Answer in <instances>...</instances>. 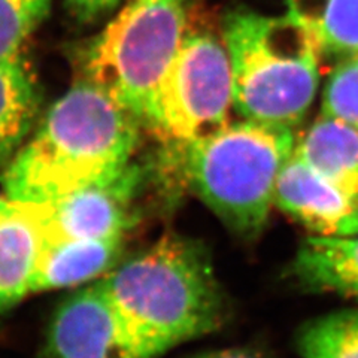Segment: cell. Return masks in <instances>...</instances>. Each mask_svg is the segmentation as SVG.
Segmentation results:
<instances>
[{
    "label": "cell",
    "mask_w": 358,
    "mask_h": 358,
    "mask_svg": "<svg viewBox=\"0 0 358 358\" xmlns=\"http://www.w3.org/2000/svg\"><path fill=\"white\" fill-rule=\"evenodd\" d=\"M142 122L81 80L50 106L2 172L3 193L48 205L133 160Z\"/></svg>",
    "instance_id": "cell-1"
},
{
    "label": "cell",
    "mask_w": 358,
    "mask_h": 358,
    "mask_svg": "<svg viewBox=\"0 0 358 358\" xmlns=\"http://www.w3.org/2000/svg\"><path fill=\"white\" fill-rule=\"evenodd\" d=\"M100 281L152 358L218 330L227 318L210 254L196 239L167 234Z\"/></svg>",
    "instance_id": "cell-2"
},
{
    "label": "cell",
    "mask_w": 358,
    "mask_h": 358,
    "mask_svg": "<svg viewBox=\"0 0 358 358\" xmlns=\"http://www.w3.org/2000/svg\"><path fill=\"white\" fill-rule=\"evenodd\" d=\"M296 139L293 129L243 118L193 142L163 145L162 164L176 167L224 226L251 241L271 217L278 178Z\"/></svg>",
    "instance_id": "cell-3"
},
{
    "label": "cell",
    "mask_w": 358,
    "mask_h": 358,
    "mask_svg": "<svg viewBox=\"0 0 358 358\" xmlns=\"http://www.w3.org/2000/svg\"><path fill=\"white\" fill-rule=\"evenodd\" d=\"M224 43L241 117L289 129L301 122L317 94L321 59L303 22L291 13L236 9L224 18Z\"/></svg>",
    "instance_id": "cell-4"
},
{
    "label": "cell",
    "mask_w": 358,
    "mask_h": 358,
    "mask_svg": "<svg viewBox=\"0 0 358 358\" xmlns=\"http://www.w3.org/2000/svg\"><path fill=\"white\" fill-rule=\"evenodd\" d=\"M185 27L187 0H127L78 52L75 80L100 88L145 126Z\"/></svg>",
    "instance_id": "cell-5"
},
{
    "label": "cell",
    "mask_w": 358,
    "mask_h": 358,
    "mask_svg": "<svg viewBox=\"0 0 358 358\" xmlns=\"http://www.w3.org/2000/svg\"><path fill=\"white\" fill-rule=\"evenodd\" d=\"M233 103L230 55L209 33H187L151 102L145 129L184 145L226 126Z\"/></svg>",
    "instance_id": "cell-6"
},
{
    "label": "cell",
    "mask_w": 358,
    "mask_h": 358,
    "mask_svg": "<svg viewBox=\"0 0 358 358\" xmlns=\"http://www.w3.org/2000/svg\"><path fill=\"white\" fill-rule=\"evenodd\" d=\"M145 166L134 160L117 172L39 205L47 239H126L134 226Z\"/></svg>",
    "instance_id": "cell-7"
},
{
    "label": "cell",
    "mask_w": 358,
    "mask_h": 358,
    "mask_svg": "<svg viewBox=\"0 0 358 358\" xmlns=\"http://www.w3.org/2000/svg\"><path fill=\"white\" fill-rule=\"evenodd\" d=\"M39 358H152L120 317L102 281L78 288L52 313Z\"/></svg>",
    "instance_id": "cell-8"
},
{
    "label": "cell",
    "mask_w": 358,
    "mask_h": 358,
    "mask_svg": "<svg viewBox=\"0 0 358 358\" xmlns=\"http://www.w3.org/2000/svg\"><path fill=\"white\" fill-rule=\"evenodd\" d=\"M275 206L310 234L351 236L358 233V199L322 178L294 152L278 178Z\"/></svg>",
    "instance_id": "cell-9"
},
{
    "label": "cell",
    "mask_w": 358,
    "mask_h": 358,
    "mask_svg": "<svg viewBox=\"0 0 358 358\" xmlns=\"http://www.w3.org/2000/svg\"><path fill=\"white\" fill-rule=\"evenodd\" d=\"M45 243L41 206L0 196V315L35 293Z\"/></svg>",
    "instance_id": "cell-10"
},
{
    "label": "cell",
    "mask_w": 358,
    "mask_h": 358,
    "mask_svg": "<svg viewBox=\"0 0 358 358\" xmlns=\"http://www.w3.org/2000/svg\"><path fill=\"white\" fill-rule=\"evenodd\" d=\"M293 275L301 285L358 301V233L301 241L293 260Z\"/></svg>",
    "instance_id": "cell-11"
},
{
    "label": "cell",
    "mask_w": 358,
    "mask_h": 358,
    "mask_svg": "<svg viewBox=\"0 0 358 358\" xmlns=\"http://www.w3.org/2000/svg\"><path fill=\"white\" fill-rule=\"evenodd\" d=\"M294 155L358 199V130L348 122L321 114L296 139Z\"/></svg>",
    "instance_id": "cell-12"
},
{
    "label": "cell",
    "mask_w": 358,
    "mask_h": 358,
    "mask_svg": "<svg viewBox=\"0 0 358 358\" xmlns=\"http://www.w3.org/2000/svg\"><path fill=\"white\" fill-rule=\"evenodd\" d=\"M122 246L124 239H47L35 291L80 287L108 273Z\"/></svg>",
    "instance_id": "cell-13"
},
{
    "label": "cell",
    "mask_w": 358,
    "mask_h": 358,
    "mask_svg": "<svg viewBox=\"0 0 358 358\" xmlns=\"http://www.w3.org/2000/svg\"><path fill=\"white\" fill-rule=\"evenodd\" d=\"M42 94L26 57L0 59V171L36 126Z\"/></svg>",
    "instance_id": "cell-14"
},
{
    "label": "cell",
    "mask_w": 358,
    "mask_h": 358,
    "mask_svg": "<svg viewBox=\"0 0 358 358\" xmlns=\"http://www.w3.org/2000/svg\"><path fill=\"white\" fill-rule=\"evenodd\" d=\"M288 13L312 33L320 54L358 57V0H288Z\"/></svg>",
    "instance_id": "cell-15"
},
{
    "label": "cell",
    "mask_w": 358,
    "mask_h": 358,
    "mask_svg": "<svg viewBox=\"0 0 358 358\" xmlns=\"http://www.w3.org/2000/svg\"><path fill=\"white\" fill-rule=\"evenodd\" d=\"M297 348L303 358H358V309H342L306 322Z\"/></svg>",
    "instance_id": "cell-16"
},
{
    "label": "cell",
    "mask_w": 358,
    "mask_h": 358,
    "mask_svg": "<svg viewBox=\"0 0 358 358\" xmlns=\"http://www.w3.org/2000/svg\"><path fill=\"white\" fill-rule=\"evenodd\" d=\"M54 0H0V59L24 57V50L50 14Z\"/></svg>",
    "instance_id": "cell-17"
},
{
    "label": "cell",
    "mask_w": 358,
    "mask_h": 358,
    "mask_svg": "<svg viewBox=\"0 0 358 358\" xmlns=\"http://www.w3.org/2000/svg\"><path fill=\"white\" fill-rule=\"evenodd\" d=\"M321 114L336 117L358 130V57L333 67L322 93Z\"/></svg>",
    "instance_id": "cell-18"
},
{
    "label": "cell",
    "mask_w": 358,
    "mask_h": 358,
    "mask_svg": "<svg viewBox=\"0 0 358 358\" xmlns=\"http://www.w3.org/2000/svg\"><path fill=\"white\" fill-rule=\"evenodd\" d=\"M124 3L126 0H64L67 13L84 24L102 20Z\"/></svg>",
    "instance_id": "cell-19"
},
{
    "label": "cell",
    "mask_w": 358,
    "mask_h": 358,
    "mask_svg": "<svg viewBox=\"0 0 358 358\" xmlns=\"http://www.w3.org/2000/svg\"><path fill=\"white\" fill-rule=\"evenodd\" d=\"M189 358H264L260 354H257L251 350H242V348H229V350H220V351H210V352H201L193 355Z\"/></svg>",
    "instance_id": "cell-20"
}]
</instances>
